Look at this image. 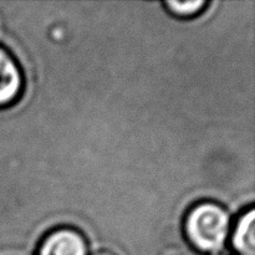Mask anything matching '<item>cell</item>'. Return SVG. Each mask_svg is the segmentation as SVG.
Masks as SVG:
<instances>
[{"label": "cell", "instance_id": "1", "mask_svg": "<svg viewBox=\"0 0 255 255\" xmlns=\"http://www.w3.org/2000/svg\"><path fill=\"white\" fill-rule=\"evenodd\" d=\"M184 233L189 243L202 253L221 252L231 233V216L216 202L206 201L192 207L184 219Z\"/></svg>", "mask_w": 255, "mask_h": 255}, {"label": "cell", "instance_id": "2", "mask_svg": "<svg viewBox=\"0 0 255 255\" xmlns=\"http://www.w3.org/2000/svg\"><path fill=\"white\" fill-rule=\"evenodd\" d=\"M89 246L84 234L70 227L50 232L41 241L36 255H87Z\"/></svg>", "mask_w": 255, "mask_h": 255}, {"label": "cell", "instance_id": "3", "mask_svg": "<svg viewBox=\"0 0 255 255\" xmlns=\"http://www.w3.org/2000/svg\"><path fill=\"white\" fill-rule=\"evenodd\" d=\"M24 77L15 57L0 45V107L9 106L20 96Z\"/></svg>", "mask_w": 255, "mask_h": 255}, {"label": "cell", "instance_id": "6", "mask_svg": "<svg viewBox=\"0 0 255 255\" xmlns=\"http://www.w3.org/2000/svg\"><path fill=\"white\" fill-rule=\"evenodd\" d=\"M94 255H116V254H114L112 252H109V251H101V252H97V253H95Z\"/></svg>", "mask_w": 255, "mask_h": 255}, {"label": "cell", "instance_id": "4", "mask_svg": "<svg viewBox=\"0 0 255 255\" xmlns=\"http://www.w3.org/2000/svg\"><path fill=\"white\" fill-rule=\"evenodd\" d=\"M255 212L253 208L244 212L237 221L232 244L239 255H255Z\"/></svg>", "mask_w": 255, "mask_h": 255}, {"label": "cell", "instance_id": "5", "mask_svg": "<svg viewBox=\"0 0 255 255\" xmlns=\"http://www.w3.org/2000/svg\"><path fill=\"white\" fill-rule=\"evenodd\" d=\"M168 10L179 16H191L201 11L207 5L204 0H193V1H166L164 2Z\"/></svg>", "mask_w": 255, "mask_h": 255}]
</instances>
